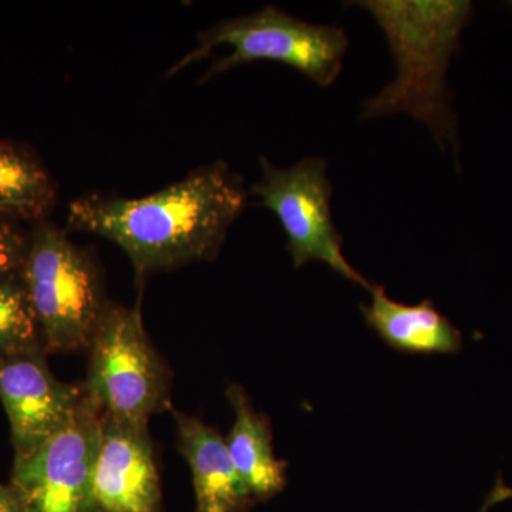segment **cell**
I'll return each instance as SVG.
<instances>
[{
    "mask_svg": "<svg viewBox=\"0 0 512 512\" xmlns=\"http://www.w3.org/2000/svg\"><path fill=\"white\" fill-rule=\"evenodd\" d=\"M29 235L20 227L19 220L0 212V281L22 269L28 254Z\"/></svg>",
    "mask_w": 512,
    "mask_h": 512,
    "instance_id": "9a60e30c",
    "label": "cell"
},
{
    "mask_svg": "<svg viewBox=\"0 0 512 512\" xmlns=\"http://www.w3.org/2000/svg\"><path fill=\"white\" fill-rule=\"evenodd\" d=\"M386 36L397 73L363 103L360 119L407 114L424 124L441 147H458L457 114L447 86L451 57L473 16L466 0H362Z\"/></svg>",
    "mask_w": 512,
    "mask_h": 512,
    "instance_id": "7a4b0ae2",
    "label": "cell"
},
{
    "mask_svg": "<svg viewBox=\"0 0 512 512\" xmlns=\"http://www.w3.org/2000/svg\"><path fill=\"white\" fill-rule=\"evenodd\" d=\"M510 497H512V490H510V488L503 487V485H497V487H495L494 493L490 495V498H488L487 505L498 503V501H503L505 498ZM487 505H485V507H487Z\"/></svg>",
    "mask_w": 512,
    "mask_h": 512,
    "instance_id": "e0dca14e",
    "label": "cell"
},
{
    "mask_svg": "<svg viewBox=\"0 0 512 512\" xmlns=\"http://www.w3.org/2000/svg\"><path fill=\"white\" fill-rule=\"evenodd\" d=\"M262 177L251 188L256 205L268 208L284 228L289 254L296 269L319 261L352 284L373 285L346 261L343 237L332 218L333 185L323 158H303L289 168H279L261 157Z\"/></svg>",
    "mask_w": 512,
    "mask_h": 512,
    "instance_id": "8992f818",
    "label": "cell"
},
{
    "mask_svg": "<svg viewBox=\"0 0 512 512\" xmlns=\"http://www.w3.org/2000/svg\"><path fill=\"white\" fill-rule=\"evenodd\" d=\"M20 276L46 352L89 349L110 305L89 252L52 222H36Z\"/></svg>",
    "mask_w": 512,
    "mask_h": 512,
    "instance_id": "277c9868",
    "label": "cell"
},
{
    "mask_svg": "<svg viewBox=\"0 0 512 512\" xmlns=\"http://www.w3.org/2000/svg\"><path fill=\"white\" fill-rule=\"evenodd\" d=\"M45 349L20 272L0 281V357Z\"/></svg>",
    "mask_w": 512,
    "mask_h": 512,
    "instance_id": "5bb4252c",
    "label": "cell"
},
{
    "mask_svg": "<svg viewBox=\"0 0 512 512\" xmlns=\"http://www.w3.org/2000/svg\"><path fill=\"white\" fill-rule=\"evenodd\" d=\"M228 46L227 56L214 60L201 83L244 64L274 62L292 67L320 87H329L342 73L349 37L339 26L313 25L275 6L239 18L222 20L197 36V46L178 60L165 77L208 59Z\"/></svg>",
    "mask_w": 512,
    "mask_h": 512,
    "instance_id": "3957f363",
    "label": "cell"
},
{
    "mask_svg": "<svg viewBox=\"0 0 512 512\" xmlns=\"http://www.w3.org/2000/svg\"><path fill=\"white\" fill-rule=\"evenodd\" d=\"M57 185L42 161L25 147L0 141V212L19 221H45Z\"/></svg>",
    "mask_w": 512,
    "mask_h": 512,
    "instance_id": "4fadbf2b",
    "label": "cell"
},
{
    "mask_svg": "<svg viewBox=\"0 0 512 512\" xmlns=\"http://www.w3.org/2000/svg\"><path fill=\"white\" fill-rule=\"evenodd\" d=\"M249 192L225 161L201 165L183 180L141 198L89 194L67 214L73 231L113 242L126 252L138 279L220 254Z\"/></svg>",
    "mask_w": 512,
    "mask_h": 512,
    "instance_id": "6da1fadb",
    "label": "cell"
},
{
    "mask_svg": "<svg viewBox=\"0 0 512 512\" xmlns=\"http://www.w3.org/2000/svg\"><path fill=\"white\" fill-rule=\"evenodd\" d=\"M45 349L0 357V400L15 458L29 456L73 419L84 396L50 372Z\"/></svg>",
    "mask_w": 512,
    "mask_h": 512,
    "instance_id": "ba28073f",
    "label": "cell"
},
{
    "mask_svg": "<svg viewBox=\"0 0 512 512\" xmlns=\"http://www.w3.org/2000/svg\"><path fill=\"white\" fill-rule=\"evenodd\" d=\"M147 427L103 416L94 471L100 512H160V477Z\"/></svg>",
    "mask_w": 512,
    "mask_h": 512,
    "instance_id": "9c48e42d",
    "label": "cell"
},
{
    "mask_svg": "<svg viewBox=\"0 0 512 512\" xmlns=\"http://www.w3.org/2000/svg\"><path fill=\"white\" fill-rule=\"evenodd\" d=\"M101 427L103 414L84 392L79 409L62 430L29 456L15 458L10 484L25 512H100L94 471Z\"/></svg>",
    "mask_w": 512,
    "mask_h": 512,
    "instance_id": "52a82bcc",
    "label": "cell"
},
{
    "mask_svg": "<svg viewBox=\"0 0 512 512\" xmlns=\"http://www.w3.org/2000/svg\"><path fill=\"white\" fill-rule=\"evenodd\" d=\"M227 397L235 412L227 439L229 456L255 501L269 500L284 490L286 463L275 457L268 417L256 412L241 386L234 384Z\"/></svg>",
    "mask_w": 512,
    "mask_h": 512,
    "instance_id": "7c38bea8",
    "label": "cell"
},
{
    "mask_svg": "<svg viewBox=\"0 0 512 512\" xmlns=\"http://www.w3.org/2000/svg\"><path fill=\"white\" fill-rule=\"evenodd\" d=\"M372 302L360 306L369 328L399 352L410 355H456L463 349V335L437 311L431 299L404 305L387 296L383 286L373 285Z\"/></svg>",
    "mask_w": 512,
    "mask_h": 512,
    "instance_id": "8fae6325",
    "label": "cell"
},
{
    "mask_svg": "<svg viewBox=\"0 0 512 512\" xmlns=\"http://www.w3.org/2000/svg\"><path fill=\"white\" fill-rule=\"evenodd\" d=\"M0 512H25L18 491L12 484H0Z\"/></svg>",
    "mask_w": 512,
    "mask_h": 512,
    "instance_id": "2e32d148",
    "label": "cell"
},
{
    "mask_svg": "<svg viewBox=\"0 0 512 512\" xmlns=\"http://www.w3.org/2000/svg\"><path fill=\"white\" fill-rule=\"evenodd\" d=\"M84 392L103 416L148 426L153 414L170 404V377L141 319L140 306L109 305L92 345Z\"/></svg>",
    "mask_w": 512,
    "mask_h": 512,
    "instance_id": "5b68a950",
    "label": "cell"
},
{
    "mask_svg": "<svg viewBox=\"0 0 512 512\" xmlns=\"http://www.w3.org/2000/svg\"><path fill=\"white\" fill-rule=\"evenodd\" d=\"M178 446L191 468L197 511L247 512L255 503L229 456L227 441L201 420L175 412Z\"/></svg>",
    "mask_w": 512,
    "mask_h": 512,
    "instance_id": "30bf717a",
    "label": "cell"
}]
</instances>
